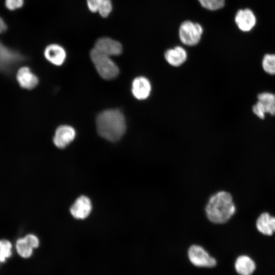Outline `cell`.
I'll return each instance as SVG.
<instances>
[{
  "instance_id": "obj_11",
  "label": "cell",
  "mask_w": 275,
  "mask_h": 275,
  "mask_svg": "<svg viewBox=\"0 0 275 275\" xmlns=\"http://www.w3.org/2000/svg\"><path fill=\"white\" fill-rule=\"evenodd\" d=\"M76 135L75 129L66 125L60 126L56 130L53 142L56 147L63 149L74 139Z\"/></svg>"
},
{
  "instance_id": "obj_22",
  "label": "cell",
  "mask_w": 275,
  "mask_h": 275,
  "mask_svg": "<svg viewBox=\"0 0 275 275\" xmlns=\"http://www.w3.org/2000/svg\"><path fill=\"white\" fill-rule=\"evenodd\" d=\"M113 4L112 0H103L98 8V12L102 17H108L112 11Z\"/></svg>"
},
{
  "instance_id": "obj_20",
  "label": "cell",
  "mask_w": 275,
  "mask_h": 275,
  "mask_svg": "<svg viewBox=\"0 0 275 275\" xmlns=\"http://www.w3.org/2000/svg\"><path fill=\"white\" fill-rule=\"evenodd\" d=\"M262 67L268 74L275 75V54L267 53L262 60Z\"/></svg>"
},
{
  "instance_id": "obj_21",
  "label": "cell",
  "mask_w": 275,
  "mask_h": 275,
  "mask_svg": "<svg viewBox=\"0 0 275 275\" xmlns=\"http://www.w3.org/2000/svg\"><path fill=\"white\" fill-rule=\"evenodd\" d=\"M204 8L215 11L222 8L225 3V0H198Z\"/></svg>"
},
{
  "instance_id": "obj_12",
  "label": "cell",
  "mask_w": 275,
  "mask_h": 275,
  "mask_svg": "<svg viewBox=\"0 0 275 275\" xmlns=\"http://www.w3.org/2000/svg\"><path fill=\"white\" fill-rule=\"evenodd\" d=\"M92 208L90 199L87 196H81L72 204L70 211L75 218L83 219L89 215Z\"/></svg>"
},
{
  "instance_id": "obj_8",
  "label": "cell",
  "mask_w": 275,
  "mask_h": 275,
  "mask_svg": "<svg viewBox=\"0 0 275 275\" xmlns=\"http://www.w3.org/2000/svg\"><path fill=\"white\" fill-rule=\"evenodd\" d=\"M22 60L20 54L8 48L0 41V71H11Z\"/></svg>"
},
{
  "instance_id": "obj_5",
  "label": "cell",
  "mask_w": 275,
  "mask_h": 275,
  "mask_svg": "<svg viewBox=\"0 0 275 275\" xmlns=\"http://www.w3.org/2000/svg\"><path fill=\"white\" fill-rule=\"evenodd\" d=\"M203 32L202 26L189 20L183 22L179 28V38L185 45L194 46L201 40Z\"/></svg>"
},
{
  "instance_id": "obj_18",
  "label": "cell",
  "mask_w": 275,
  "mask_h": 275,
  "mask_svg": "<svg viewBox=\"0 0 275 275\" xmlns=\"http://www.w3.org/2000/svg\"><path fill=\"white\" fill-rule=\"evenodd\" d=\"M234 266L235 270L240 275H251L256 268L254 261L246 255L238 257L235 262Z\"/></svg>"
},
{
  "instance_id": "obj_19",
  "label": "cell",
  "mask_w": 275,
  "mask_h": 275,
  "mask_svg": "<svg viewBox=\"0 0 275 275\" xmlns=\"http://www.w3.org/2000/svg\"><path fill=\"white\" fill-rule=\"evenodd\" d=\"M13 244L9 239H0V263H4L13 255Z\"/></svg>"
},
{
  "instance_id": "obj_4",
  "label": "cell",
  "mask_w": 275,
  "mask_h": 275,
  "mask_svg": "<svg viewBox=\"0 0 275 275\" xmlns=\"http://www.w3.org/2000/svg\"><path fill=\"white\" fill-rule=\"evenodd\" d=\"M187 258L190 263L199 268H213L217 265L216 259L203 246L193 244L187 250Z\"/></svg>"
},
{
  "instance_id": "obj_25",
  "label": "cell",
  "mask_w": 275,
  "mask_h": 275,
  "mask_svg": "<svg viewBox=\"0 0 275 275\" xmlns=\"http://www.w3.org/2000/svg\"><path fill=\"white\" fill-rule=\"evenodd\" d=\"M7 29V25L3 19L0 17V34L4 32Z\"/></svg>"
},
{
  "instance_id": "obj_1",
  "label": "cell",
  "mask_w": 275,
  "mask_h": 275,
  "mask_svg": "<svg viewBox=\"0 0 275 275\" xmlns=\"http://www.w3.org/2000/svg\"><path fill=\"white\" fill-rule=\"evenodd\" d=\"M96 123L98 134L110 142L119 140L126 131L125 117L117 109L101 112L97 117Z\"/></svg>"
},
{
  "instance_id": "obj_9",
  "label": "cell",
  "mask_w": 275,
  "mask_h": 275,
  "mask_svg": "<svg viewBox=\"0 0 275 275\" xmlns=\"http://www.w3.org/2000/svg\"><path fill=\"white\" fill-rule=\"evenodd\" d=\"M257 19L254 12L249 8L239 9L235 16V22L238 29L244 32L251 31L255 26Z\"/></svg>"
},
{
  "instance_id": "obj_17",
  "label": "cell",
  "mask_w": 275,
  "mask_h": 275,
  "mask_svg": "<svg viewBox=\"0 0 275 275\" xmlns=\"http://www.w3.org/2000/svg\"><path fill=\"white\" fill-rule=\"evenodd\" d=\"M166 61L173 66L181 65L186 60L187 53L185 50L181 46L167 50L164 53Z\"/></svg>"
},
{
  "instance_id": "obj_10",
  "label": "cell",
  "mask_w": 275,
  "mask_h": 275,
  "mask_svg": "<svg viewBox=\"0 0 275 275\" xmlns=\"http://www.w3.org/2000/svg\"><path fill=\"white\" fill-rule=\"evenodd\" d=\"M94 48L109 57L120 55L122 51L121 44L109 37L98 39L96 41Z\"/></svg>"
},
{
  "instance_id": "obj_7",
  "label": "cell",
  "mask_w": 275,
  "mask_h": 275,
  "mask_svg": "<svg viewBox=\"0 0 275 275\" xmlns=\"http://www.w3.org/2000/svg\"><path fill=\"white\" fill-rule=\"evenodd\" d=\"M258 101L253 105L252 110L258 118L263 119L266 113L275 115V94L263 92L258 94Z\"/></svg>"
},
{
  "instance_id": "obj_13",
  "label": "cell",
  "mask_w": 275,
  "mask_h": 275,
  "mask_svg": "<svg viewBox=\"0 0 275 275\" xmlns=\"http://www.w3.org/2000/svg\"><path fill=\"white\" fill-rule=\"evenodd\" d=\"M16 78L20 87L27 90L35 88L39 82L37 76L26 66L21 67L17 70Z\"/></svg>"
},
{
  "instance_id": "obj_14",
  "label": "cell",
  "mask_w": 275,
  "mask_h": 275,
  "mask_svg": "<svg viewBox=\"0 0 275 275\" xmlns=\"http://www.w3.org/2000/svg\"><path fill=\"white\" fill-rule=\"evenodd\" d=\"M44 54L49 62L57 66L62 65L66 58L65 50L62 46L57 44H51L47 46Z\"/></svg>"
},
{
  "instance_id": "obj_3",
  "label": "cell",
  "mask_w": 275,
  "mask_h": 275,
  "mask_svg": "<svg viewBox=\"0 0 275 275\" xmlns=\"http://www.w3.org/2000/svg\"><path fill=\"white\" fill-rule=\"evenodd\" d=\"M90 57L97 71L103 78L111 80L119 74V68L109 56L93 48L90 52Z\"/></svg>"
},
{
  "instance_id": "obj_2",
  "label": "cell",
  "mask_w": 275,
  "mask_h": 275,
  "mask_svg": "<svg viewBox=\"0 0 275 275\" xmlns=\"http://www.w3.org/2000/svg\"><path fill=\"white\" fill-rule=\"evenodd\" d=\"M235 210L232 196L225 191H221L212 195L206 207L207 218L215 224L227 222L234 215Z\"/></svg>"
},
{
  "instance_id": "obj_6",
  "label": "cell",
  "mask_w": 275,
  "mask_h": 275,
  "mask_svg": "<svg viewBox=\"0 0 275 275\" xmlns=\"http://www.w3.org/2000/svg\"><path fill=\"white\" fill-rule=\"evenodd\" d=\"M40 244L38 237L33 234H28L23 237H18L13 245L17 253L24 259L31 258Z\"/></svg>"
},
{
  "instance_id": "obj_23",
  "label": "cell",
  "mask_w": 275,
  "mask_h": 275,
  "mask_svg": "<svg viewBox=\"0 0 275 275\" xmlns=\"http://www.w3.org/2000/svg\"><path fill=\"white\" fill-rule=\"evenodd\" d=\"M24 0H6V6L11 10H15L22 7Z\"/></svg>"
},
{
  "instance_id": "obj_24",
  "label": "cell",
  "mask_w": 275,
  "mask_h": 275,
  "mask_svg": "<svg viewBox=\"0 0 275 275\" xmlns=\"http://www.w3.org/2000/svg\"><path fill=\"white\" fill-rule=\"evenodd\" d=\"M103 0H86L89 10L92 12H98V8Z\"/></svg>"
},
{
  "instance_id": "obj_15",
  "label": "cell",
  "mask_w": 275,
  "mask_h": 275,
  "mask_svg": "<svg viewBox=\"0 0 275 275\" xmlns=\"http://www.w3.org/2000/svg\"><path fill=\"white\" fill-rule=\"evenodd\" d=\"M151 90L149 80L143 76L136 77L132 83V93L134 97L139 100L147 98Z\"/></svg>"
},
{
  "instance_id": "obj_16",
  "label": "cell",
  "mask_w": 275,
  "mask_h": 275,
  "mask_svg": "<svg viewBox=\"0 0 275 275\" xmlns=\"http://www.w3.org/2000/svg\"><path fill=\"white\" fill-rule=\"evenodd\" d=\"M256 227L262 234L271 235L275 232V217L267 212L262 213L257 219Z\"/></svg>"
}]
</instances>
